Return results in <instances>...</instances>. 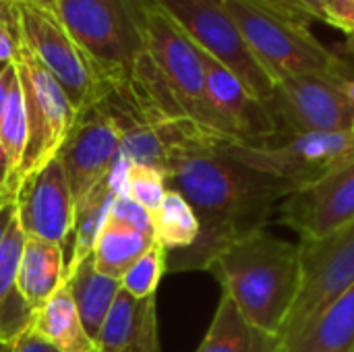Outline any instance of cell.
<instances>
[{
	"label": "cell",
	"mask_w": 354,
	"mask_h": 352,
	"mask_svg": "<svg viewBox=\"0 0 354 352\" xmlns=\"http://www.w3.org/2000/svg\"><path fill=\"white\" fill-rule=\"evenodd\" d=\"M12 66L23 93L25 118H27V145L17 172V183L39 170L48 160L56 158L62 147L75 118L77 110L68 102L64 89L50 75V71L37 60L29 46L15 33V54Z\"/></svg>",
	"instance_id": "obj_6"
},
{
	"label": "cell",
	"mask_w": 354,
	"mask_h": 352,
	"mask_svg": "<svg viewBox=\"0 0 354 352\" xmlns=\"http://www.w3.org/2000/svg\"><path fill=\"white\" fill-rule=\"evenodd\" d=\"M23 247L25 234L17 218H12L0 245V346L6 349L12 346L23 332L29 330L33 317V311L17 288Z\"/></svg>",
	"instance_id": "obj_18"
},
{
	"label": "cell",
	"mask_w": 354,
	"mask_h": 352,
	"mask_svg": "<svg viewBox=\"0 0 354 352\" xmlns=\"http://www.w3.org/2000/svg\"><path fill=\"white\" fill-rule=\"evenodd\" d=\"M282 340L249 324L232 299L222 293L212 326L197 352H280Z\"/></svg>",
	"instance_id": "obj_22"
},
{
	"label": "cell",
	"mask_w": 354,
	"mask_h": 352,
	"mask_svg": "<svg viewBox=\"0 0 354 352\" xmlns=\"http://www.w3.org/2000/svg\"><path fill=\"white\" fill-rule=\"evenodd\" d=\"M52 10L87 58L100 85L131 77L143 54L135 0H60Z\"/></svg>",
	"instance_id": "obj_4"
},
{
	"label": "cell",
	"mask_w": 354,
	"mask_h": 352,
	"mask_svg": "<svg viewBox=\"0 0 354 352\" xmlns=\"http://www.w3.org/2000/svg\"><path fill=\"white\" fill-rule=\"evenodd\" d=\"M205 73V93L212 110L224 124L228 137L241 145L261 147L278 137V122L266 102L222 62L201 52Z\"/></svg>",
	"instance_id": "obj_15"
},
{
	"label": "cell",
	"mask_w": 354,
	"mask_h": 352,
	"mask_svg": "<svg viewBox=\"0 0 354 352\" xmlns=\"http://www.w3.org/2000/svg\"><path fill=\"white\" fill-rule=\"evenodd\" d=\"M4 185H6V170H0V193H4Z\"/></svg>",
	"instance_id": "obj_37"
},
{
	"label": "cell",
	"mask_w": 354,
	"mask_h": 352,
	"mask_svg": "<svg viewBox=\"0 0 354 352\" xmlns=\"http://www.w3.org/2000/svg\"><path fill=\"white\" fill-rule=\"evenodd\" d=\"M6 64H8V62H0V73H2V68H4Z\"/></svg>",
	"instance_id": "obj_40"
},
{
	"label": "cell",
	"mask_w": 354,
	"mask_h": 352,
	"mask_svg": "<svg viewBox=\"0 0 354 352\" xmlns=\"http://www.w3.org/2000/svg\"><path fill=\"white\" fill-rule=\"evenodd\" d=\"M153 243L156 237L139 232L108 214L91 251L95 270L108 278L120 280Z\"/></svg>",
	"instance_id": "obj_23"
},
{
	"label": "cell",
	"mask_w": 354,
	"mask_h": 352,
	"mask_svg": "<svg viewBox=\"0 0 354 352\" xmlns=\"http://www.w3.org/2000/svg\"><path fill=\"white\" fill-rule=\"evenodd\" d=\"M12 29L50 71L79 112L100 98L102 85L87 58L52 8L33 0H12Z\"/></svg>",
	"instance_id": "obj_8"
},
{
	"label": "cell",
	"mask_w": 354,
	"mask_h": 352,
	"mask_svg": "<svg viewBox=\"0 0 354 352\" xmlns=\"http://www.w3.org/2000/svg\"><path fill=\"white\" fill-rule=\"evenodd\" d=\"M0 170H6V176H8V160H6V154L2 147V141H0Z\"/></svg>",
	"instance_id": "obj_35"
},
{
	"label": "cell",
	"mask_w": 354,
	"mask_h": 352,
	"mask_svg": "<svg viewBox=\"0 0 354 352\" xmlns=\"http://www.w3.org/2000/svg\"><path fill=\"white\" fill-rule=\"evenodd\" d=\"M232 143L201 129L168 156L166 187L189 201L199 237L189 249L166 251V272L209 270L226 247L266 228L282 199L295 193L278 176L245 164Z\"/></svg>",
	"instance_id": "obj_1"
},
{
	"label": "cell",
	"mask_w": 354,
	"mask_h": 352,
	"mask_svg": "<svg viewBox=\"0 0 354 352\" xmlns=\"http://www.w3.org/2000/svg\"><path fill=\"white\" fill-rule=\"evenodd\" d=\"M243 317L282 340L288 315L299 299L303 268L299 243L266 228L226 247L209 266Z\"/></svg>",
	"instance_id": "obj_2"
},
{
	"label": "cell",
	"mask_w": 354,
	"mask_h": 352,
	"mask_svg": "<svg viewBox=\"0 0 354 352\" xmlns=\"http://www.w3.org/2000/svg\"><path fill=\"white\" fill-rule=\"evenodd\" d=\"M15 81H17V73H15L12 62H8V64L2 68V73H0V116H2V112H4V106H6V100H8V95H10V89H12Z\"/></svg>",
	"instance_id": "obj_32"
},
{
	"label": "cell",
	"mask_w": 354,
	"mask_h": 352,
	"mask_svg": "<svg viewBox=\"0 0 354 352\" xmlns=\"http://www.w3.org/2000/svg\"><path fill=\"white\" fill-rule=\"evenodd\" d=\"M0 349H2V346H0ZM0 352H2V351H0Z\"/></svg>",
	"instance_id": "obj_41"
},
{
	"label": "cell",
	"mask_w": 354,
	"mask_h": 352,
	"mask_svg": "<svg viewBox=\"0 0 354 352\" xmlns=\"http://www.w3.org/2000/svg\"><path fill=\"white\" fill-rule=\"evenodd\" d=\"M64 284V253L56 243L25 239L17 288L31 311L39 309Z\"/></svg>",
	"instance_id": "obj_19"
},
{
	"label": "cell",
	"mask_w": 354,
	"mask_h": 352,
	"mask_svg": "<svg viewBox=\"0 0 354 352\" xmlns=\"http://www.w3.org/2000/svg\"><path fill=\"white\" fill-rule=\"evenodd\" d=\"M15 218L25 239H39L68 249L75 199L58 158L25 176L15 191Z\"/></svg>",
	"instance_id": "obj_12"
},
{
	"label": "cell",
	"mask_w": 354,
	"mask_h": 352,
	"mask_svg": "<svg viewBox=\"0 0 354 352\" xmlns=\"http://www.w3.org/2000/svg\"><path fill=\"white\" fill-rule=\"evenodd\" d=\"M257 2L266 4L268 8H272V10H276V12H280V15H284L297 23H301V25H307L311 21V17L305 10H301L292 0H257Z\"/></svg>",
	"instance_id": "obj_29"
},
{
	"label": "cell",
	"mask_w": 354,
	"mask_h": 352,
	"mask_svg": "<svg viewBox=\"0 0 354 352\" xmlns=\"http://www.w3.org/2000/svg\"><path fill=\"white\" fill-rule=\"evenodd\" d=\"M15 218V197L12 195H6L0 203V245L4 241V234L8 230V224L10 220Z\"/></svg>",
	"instance_id": "obj_33"
},
{
	"label": "cell",
	"mask_w": 354,
	"mask_h": 352,
	"mask_svg": "<svg viewBox=\"0 0 354 352\" xmlns=\"http://www.w3.org/2000/svg\"><path fill=\"white\" fill-rule=\"evenodd\" d=\"M10 6H12V0H0V21L12 25V10H10Z\"/></svg>",
	"instance_id": "obj_34"
},
{
	"label": "cell",
	"mask_w": 354,
	"mask_h": 352,
	"mask_svg": "<svg viewBox=\"0 0 354 352\" xmlns=\"http://www.w3.org/2000/svg\"><path fill=\"white\" fill-rule=\"evenodd\" d=\"M8 352H58L56 349H52L48 342H44L39 336H35L31 330L23 332L17 342L8 349Z\"/></svg>",
	"instance_id": "obj_30"
},
{
	"label": "cell",
	"mask_w": 354,
	"mask_h": 352,
	"mask_svg": "<svg viewBox=\"0 0 354 352\" xmlns=\"http://www.w3.org/2000/svg\"><path fill=\"white\" fill-rule=\"evenodd\" d=\"M301 293L282 332L292 340L328 303L354 284V220L319 241H301Z\"/></svg>",
	"instance_id": "obj_11"
},
{
	"label": "cell",
	"mask_w": 354,
	"mask_h": 352,
	"mask_svg": "<svg viewBox=\"0 0 354 352\" xmlns=\"http://www.w3.org/2000/svg\"><path fill=\"white\" fill-rule=\"evenodd\" d=\"M151 222L156 241L168 253L189 249L199 237V222L193 207L180 193L172 189L166 191L160 207L151 216Z\"/></svg>",
	"instance_id": "obj_24"
},
{
	"label": "cell",
	"mask_w": 354,
	"mask_h": 352,
	"mask_svg": "<svg viewBox=\"0 0 354 352\" xmlns=\"http://www.w3.org/2000/svg\"><path fill=\"white\" fill-rule=\"evenodd\" d=\"M6 195H10V193H6V191H4V193H0V203H2V199H4Z\"/></svg>",
	"instance_id": "obj_39"
},
{
	"label": "cell",
	"mask_w": 354,
	"mask_h": 352,
	"mask_svg": "<svg viewBox=\"0 0 354 352\" xmlns=\"http://www.w3.org/2000/svg\"><path fill=\"white\" fill-rule=\"evenodd\" d=\"M280 352H354V284L284 342Z\"/></svg>",
	"instance_id": "obj_17"
},
{
	"label": "cell",
	"mask_w": 354,
	"mask_h": 352,
	"mask_svg": "<svg viewBox=\"0 0 354 352\" xmlns=\"http://www.w3.org/2000/svg\"><path fill=\"white\" fill-rule=\"evenodd\" d=\"M33 2H37V4H44V6H48V8H54V4H58L60 0H33Z\"/></svg>",
	"instance_id": "obj_36"
},
{
	"label": "cell",
	"mask_w": 354,
	"mask_h": 352,
	"mask_svg": "<svg viewBox=\"0 0 354 352\" xmlns=\"http://www.w3.org/2000/svg\"><path fill=\"white\" fill-rule=\"evenodd\" d=\"M166 274V249L156 241L120 278L122 290L131 297L145 299L153 297L162 276Z\"/></svg>",
	"instance_id": "obj_26"
},
{
	"label": "cell",
	"mask_w": 354,
	"mask_h": 352,
	"mask_svg": "<svg viewBox=\"0 0 354 352\" xmlns=\"http://www.w3.org/2000/svg\"><path fill=\"white\" fill-rule=\"evenodd\" d=\"M280 220L301 241H319L354 220V158L315 185L299 189L278 205Z\"/></svg>",
	"instance_id": "obj_14"
},
{
	"label": "cell",
	"mask_w": 354,
	"mask_h": 352,
	"mask_svg": "<svg viewBox=\"0 0 354 352\" xmlns=\"http://www.w3.org/2000/svg\"><path fill=\"white\" fill-rule=\"evenodd\" d=\"M205 54L230 68L255 98L270 102L274 81L249 52L224 0H149Z\"/></svg>",
	"instance_id": "obj_7"
},
{
	"label": "cell",
	"mask_w": 354,
	"mask_h": 352,
	"mask_svg": "<svg viewBox=\"0 0 354 352\" xmlns=\"http://www.w3.org/2000/svg\"><path fill=\"white\" fill-rule=\"evenodd\" d=\"M108 214H110L112 218L120 220L122 224H127V226L139 230V232H145V234L156 237V232H153V222H151V214H149L145 207H141L137 201L129 199L124 193H118V195L112 199L110 212H108Z\"/></svg>",
	"instance_id": "obj_28"
},
{
	"label": "cell",
	"mask_w": 354,
	"mask_h": 352,
	"mask_svg": "<svg viewBox=\"0 0 354 352\" xmlns=\"http://www.w3.org/2000/svg\"><path fill=\"white\" fill-rule=\"evenodd\" d=\"M348 48H351V52L354 54V33L353 35H348Z\"/></svg>",
	"instance_id": "obj_38"
},
{
	"label": "cell",
	"mask_w": 354,
	"mask_h": 352,
	"mask_svg": "<svg viewBox=\"0 0 354 352\" xmlns=\"http://www.w3.org/2000/svg\"><path fill=\"white\" fill-rule=\"evenodd\" d=\"M348 77L297 75L274 83L268 102L278 135L286 133H351L354 135V108L346 95Z\"/></svg>",
	"instance_id": "obj_10"
},
{
	"label": "cell",
	"mask_w": 354,
	"mask_h": 352,
	"mask_svg": "<svg viewBox=\"0 0 354 352\" xmlns=\"http://www.w3.org/2000/svg\"><path fill=\"white\" fill-rule=\"evenodd\" d=\"M97 352H160L156 295L137 299L120 288L100 336Z\"/></svg>",
	"instance_id": "obj_16"
},
{
	"label": "cell",
	"mask_w": 354,
	"mask_h": 352,
	"mask_svg": "<svg viewBox=\"0 0 354 352\" xmlns=\"http://www.w3.org/2000/svg\"><path fill=\"white\" fill-rule=\"evenodd\" d=\"M249 52L276 83L297 75L351 77L348 64L301 25L257 0H224Z\"/></svg>",
	"instance_id": "obj_3"
},
{
	"label": "cell",
	"mask_w": 354,
	"mask_h": 352,
	"mask_svg": "<svg viewBox=\"0 0 354 352\" xmlns=\"http://www.w3.org/2000/svg\"><path fill=\"white\" fill-rule=\"evenodd\" d=\"M311 19H319L334 29L354 33V0H292Z\"/></svg>",
	"instance_id": "obj_27"
},
{
	"label": "cell",
	"mask_w": 354,
	"mask_h": 352,
	"mask_svg": "<svg viewBox=\"0 0 354 352\" xmlns=\"http://www.w3.org/2000/svg\"><path fill=\"white\" fill-rule=\"evenodd\" d=\"M73 301H75V307H77V313H79V319L87 332V336L93 340H97L100 336V330L104 326V319L116 299V295L120 293V280H114V278H108L104 274H100L95 270V263H93V257H85L81 259L68 274H66V280H64Z\"/></svg>",
	"instance_id": "obj_21"
},
{
	"label": "cell",
	"mask_w": 354,
	"mask_h": 352,
	"mask_svg": "<svg viewBox=\"0 0 354 352\" xmlns=\"http://www.w3.org/2000/svg\"><path fill=\"white\" fill-rule=\"evenodd\" d=\"M15 54V29L10 23L0 21V62H10Z\"/></svg>",
	"instance_id": "obj_31"
},
{
	"label": "cell",
	"mask_w": 354,
	"mask_h": 352,
	"mask_svg": "<svg viewBox=\"0 0 354 352\" xmlns=\"http://www.w3.org/2000/svg\"><path fill=\"white\" fill-rule=\"evenodd\" d=\"M137 23L143 37V50L170 89L187 118L209 133H228L209 106L205 93V73L201 50L178 29V25L149 0H135ZM232 141V139H230Z\"/></svg>",
	"instance_id": "obj_5"
},
{
	"label": "cell",
	"mask_w": 354,
	"mask_h": 352,
	"mask_svg": "<svg viewBox=\"0 0 354 352\" xmlns=\"http://www.w3.org/2000/svg\"><path fill=\"white\" fill-rule=\"evenodd\" d=\"M166 191H168V187H166V178H164L162 170L127 160L122 193L129 199L137 201L141 207H145L153 216L156 210L160 207Z\"/></svg>",
	"instance_id": "obj_25"
},
{
	"label": "cell",
	"mask_w": 354,
	"mask_h": 352,
	"mask_svg": "<svg viewBox=\"0 0 354 352\" xmlns=\"http://www.w3.org/2000/svg\"><path fill=\"white\" fill-rule=\"evenodd\" d=\"M56 158L64 168L75 203H79L118 162V131L100 104V98L77 112Z\"/></svg>",
	"instance_id": "obj_13"
},
{
	"label": "cell",
	"mask_w": 354,
	"mask_h": 352,
	"mask_svg": "<svg viewBox=\"0 0 354 352\" xmlns=\"http://www.w3.org/2000/svg\"><path fill=\"white\" fill-rule=\"evenodd\" d=\"M29 330L58 352H97L79 319L66 284L33 311Z\"/></svg>",
	"instance_id": "obj_20"
},
{
	"label": "cell",
	"mask_w": 354,
	"mask_h": 352,
	"mask_svg": "<svg viewBox=\"0 0 354 352\" xmlns=\"http://www.w3.org/2000/svg\"><path fill=\"white\" fill-rule=\"evenodd\" d=\"M234 154L255 170L278 176L295 191L319 183L354 158L351 133H286L261 147L232 143Z\"/></svg>",
	"instance_id": "obj_9"
}]
</instances>
